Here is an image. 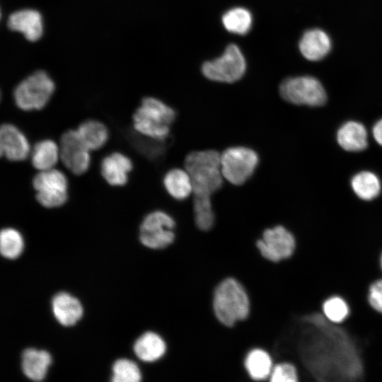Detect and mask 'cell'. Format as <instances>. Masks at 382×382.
<instances>
[{"label":"cell","instance_id":"obj_10","mask_svg":"<svg viewBox=\"0 0 382 382\" xmlns=\"http://www.w3.org/2000/svg\"><path fill=\"white\" fill-rule=\"evenodd\" d=\"M279 93L284 100L295 105L320 106L327 100L320 82L308 76L284 79L279 86Z\"/></svg>","mask_w":382,"mask_h":382},{"label":"cell","instance_id":"obj_20","mask_svg":"<svg viewBox=\"0 0 382 382\" xmlns=\"http://www.w3.org/2000/svg\"><path fill=\"white\" fill-rule=\"evenodd\" d=\"M135 355L145 362H154L161 359L166 351L163 339L154 332H146L134 343Z\"/></svg>","mask_w":382,"mask_h":382},{"label":"cell","instance_id":"obj_8","mask_svg":"<svg viewBox=\"0 0 382 382\" xmlns=\"http://www.w3.org/2000/svg\"><path fill=\"white\" fill-rule=\"evenodd\" d=\"M246 67V60L241 50L237 45L231 43L221 55L204 62L201 71L209 80L231 83L244 76Z\"/></svg>","mask_w":382,"mask_h":382},{"label":"cell","instance_id":"obj_22","mask_svg":"<svg viewBox=\"0 0 382 382\" xmlns=\"http://www.w3.org/2000/svg\"><path fill=\"white\" fill-rule=\"evenodd\" d=\"M76 130L86 146L91 151L102 149L110 137L108 127L96 119H88L81 122Z\"/></svg>","mask_w":382,"mask_h":382},{"label":"cell","instance_id":"obj_6","mask_svg":"<svg viewBox=\"0 0 382 382\" xmlns=\"http://www.w3.org/2000/svg\"><path fill=\"white\" fill-rule=\"evenodd\" d=\"M36 201L47 209L64 205L69 199V181L66 175L56 168L37 171L32 178Z\"/></svg>","mask_w":382,"mask_h":382},{"label":"cell","instance_id":"obj_7","mask_svg":"<svg viewBox=\"0 0 382 382\" xmlns=\"http://www.w3.org/2000/svg\"><path fill=\"white\" fill-rule=\"evenodd\" d=\"M260 162L258 154L245 146H233L221 154L223 177L231 184L241 185L254 174Z\"/></svg>","mask_w":382,"mask_h":382},{"label":"cell","instance_id":"obj_14","mask_svg":"<svg viewBox=\"0 0 382 382\" xmlns=\"http://www.w3.org/2000/svg\"><path fill=\"white\" fill-rule=\"evenodd\" d=\"M134 168L132 159L126 154L114 151L104 156L100 163V173L112 187L125 186Z\"/></svg>","mask_w":382,"mask_h":382},{"label":"cell","instance_id":"obj_24","mask_svg":"<svg viewBox=\"0 0 382 382\" xmlns=\"http://www.w3.org/2000/svg\"><path fill=\"white\" fill-rule=\"evenodd\" d=\"M245 368L253 380H264L270 378L274 366L270 354L262 349L250 351L244 361Z\"/></svg>","mask_w":382,"mask_h":382},{"label":"cell","instance_id":"obj_31","mask_svg":"<svg viewBox=\"0 0 382 382\" xmlns=\"http://www.w3.org/2000/svg\"><path fill=\"white\" fill-rule=\"evenodd\" d=\"M269 378L273 382H298L301 375L294 362L284 360L274 365Z\"/></svg>","mask_w":382,"mask_h":382},{"label":"cell","instance_id":"obj_33","mask_svg":"<svg viewBox=\"0 0 382 382\" xmlns=\"http://www.w3.org/2000/svg\"><path fill=\"white\" fill-rule=\"evenodd\" d=\"M373 135L376 142L382 146V119L374 125L373 127Z\"/></svg>","mask_w":382,"mask_h":382},{"label":"cell","instance_id":"obj_12","mask_svg":"<svg viewBox=\"0 0 382 382\" xmlns=\"http://www.w3.org/2000/svg\"><path fill=\"white\" fill-rule=\"evenodd\" d=\"M60 161L71 173L81 175L91 166V150L81 139L76 129L64 132L59 141Z\"/></svg>","mask_w":382,"mask_h":382},{"label":"cell","instance_id":"obj_11","mask_svg":"<svg viewBox=\"0 0 382 382\" xmlns=\"http://www.w3.org/2000/svg\"><path fill=\"white\" fill-rule=\"evenodd\" d=\"M297 246L294 233L282 225L266 228L256 247L266 260L279 263L291 258Z\"/></svg>","mask_w":382,"mask_h":382},{"label":"cell","instance_id":"obj_32","mask_svg":"<svg viewBox=\"0 0 382 382\" xmlns=\"http://www.w3.org/2000/svg\"><path fill=\"white\" fill-rule=\"evenodd\" d=\"M367 300L374 311L382 314V277L374 281L369 285Z\"/></svg>","mask_w":382,"mask_h":382},{"label":"cell","instance_id":"obj_17","mask_svg":"<svg viewBox=\"0 0 382 382\" xmlns=\"http://www.w3.org/2000/svg\"><path fill=\"white\" fill-rule=\"evenodd\" d=\"M29 158L37 171L54 168L60 161L59 143L48 138L40 139L32 146Z\"/></svg>","mask_w":382,"mask_h":382},{"label":"cell","instance_id":"obj_30","mask_svg":"<svg viewBox=\"0 0 382 382\" xmlns=\"http://www.w3.org/2000/svg\"><path fill=\"white\" fill-rule=\"evenodd\" d=\"M113 382H139L141 380V373L137 364L128 359L116 360L112 367Z\"/></svg>","mask_w":382,"mask_h":382},{"label":"cell","instance_id":"obj_16","mask_svg":"<svg viewBox=\"0 0 382 382\" xmlns=\"http://www.w3.org/2000/svg\"><path fill=\"white\" fill-rule=\"evenodd\" d=\"M52 311L58 323L66 327L75 325L83 314L80 301L64 291L59 292L53 296Z\"/></svg>","mask_w":382,"mask_h":382},{"label":"cell","instance_id":"obj_28","mask_svg":"<svg viewBox=\"0 0 382 382\" xmlns=\"http://www.w3.org/2000/svg\"><path fill=\"white\" fill-rule=\"evenodd\" d=\"M194 219L197 227L204 231L210 230L215 222L211 196L194 195Z\"/></svg>","mask_w":382,"mask_h":382},{"label":"cell","instance_id":"obj_27","mask_svg":"<svg viewBox=\"0 0 382 382\" xmlns=\"http://www.w3.org/2000/svg\"><path fill=\"white\" fill-rule=\"evenodd\" d=\"M321 312L330 322L342 324L349 318L351 308L344 297L340 295H331L323 301Z\"/></svg>","mask_w":382,"mask_h":382},{"label":"cell","instance_id":"obj_5","mask_svg":"<svg viewBox=\"0 0 382 382\" xmlns=\"http://www.w3.org/2000/svg\"><path fill=\"white\" fill-rule=\"evenodd\" d=\"M55 91V84L45 71H37L20 81L13 89L15 105L23 111L43 109Z\"/></svg>","mask_w":382,"mask_h":382},{"label":"cell","instance_id":"obj_23","mask_svg":"<svg viewBox=\"0 0 382 382\" xmlns=\"http://www.w3.org/2000/svg\"><path fill=\"white\" fill-rule=\"evenodd\" d=\"M163 185L171 197L179 201L185 200L193 192L189 173L179 168H171L165 173Z\"/></svg>","mask_w":382,"mask_h":382},{"label":"cell","instance_id":"obj_4","mask_svg":"<svg viewBox=\"0 0 382 382\" xmlns=\"http://www.w3.org/2000/svg\"><path fill=\"white\" fill-rule=\"evenodd\" d=\"M213 310L218 320L228 327L243 320L250 313V301L242 284L226 278L216 286L213 296Z\"/></svg>","mask_w":382,"mask_h":382},{"label":"cell","instance_id":"obj_26","mask_svg":"<svg viewBox=\"0 0 382 382\" xmlns=\"http://www.w3.org/2000/svg\"><path fill=\"white\" fill-rule=\"evenodd\" d=\"M351 185L355 194L364 200L374 199L381 191L378 178L369 171H362L356 174L352 179Z\"/></svg>","mask_w":382,"mask_h":382},{"label":"cell","instance_id":"obj_1","mask_svg":"<svg viewBox=\"0 0 382 382\" xmlns=\"http://www.w3.org/2000/svg\"><path fill=\"white\" fill-rule=\"evenodd\" d=\"M296 331L301 381L364 382L359 347L342 324L313 312L298 319Z\"/></svg>","mask_w":382,"mask_h":382},{"label":"cell","instance_id":"obj_21","mask_svg":"<svg viewBox=\"0 0 382 382\" xmlns=\"http://www.w3.org/2000/svg\"><path fill=\"white\" fill-rule=\"evenodd\" d=\"M337 140L343 149L349 151H362L368 144L365 127L355 121L347 122L340 127Z\"/></svg>","mask_w":382,"mask_h":382},{"label":"cell","instance_id":"obj_25","mask_svg":"<svg viewBox=\"0 0 382 382\" xmlns=\"http://www.w3.org/2000/svg\"><path fill=\"white\" fill-rule=\"evenodd\" d=\"M253 18L251 12L244 7H234L226 11L221 17L224 28L229 33L244 35L253 26Z\"/></svg>","mask_w":382,"mask_h":382},{"label":"cell","instance_id":"obj_34","mask_svg":"<svg viewBox=\"0 0 382 382\" xmlns=\"http://www.w3.org/2000/svg\"><path fill=\"white\" fill-rule=\"evenodd\" d=\"M379 264H380V267H381V271H382V252L381 253L380 258H379Z\"/></svg>","mask_w":382,"mask_h":382},{"label":"cell","instance_id":"obj_18","mask_svg":"<svg viewBox=\"0 0 382 382\" xmlns=\"http://www.w3.org/2000/svg\"><path fill=\"white\" fill-rule=\"evenodd\" d=\"M51 363L52 357L46 350L27 348L22 353V371L32 381L43 380Z\"/></svg>","mask_w":382,"mask_h":382},{"label":"cell","instance_id":"obj_15","mask_svg":"<svg viewBox=\"0 0 382 382\" xmlns=\"http://www.w3.org/2000/svg\"><path fill=\"white\" fill-rule=\"evenodd\" d=\"M7 26L11 30L21 33L30 42L38 40L44 31L41 13L32 8L21 9L11 13L7 20Z\"/></svg>","mask_w":382,"mask_h":382},{"label":"cell","instance_id":"obj_3","mask_svg":"<svg viewBox=\"0 0 382 382\" xmlns=\"http://www.w3.org/2000/svg\"><path fill=\"white\" fill-rule=\"evenodd\" d=\"M185 168L191 178L194 195L212 196L223 185L221 154L216 150L189 153L185 159Z\"/></svg>","mask_w":382,"mask_h":382},{"label":"cell","instance_id":"obj_19","mask_svg":"<svg viewBox=\"0 0 382 382\" xmlns=\"http://www.w3.org/2000/svg\"><path fill=\"white\" fill-rule=\"evenodd\" d=\"M331 48V41L328 35L322 30H307L299 41V50L302 55L311 61L323 59Z\"/></svg>","mask_w":382,"mask_h":382},{"label":"cell","instance_id":"obj_2","mask_svg":"<svg viewBox=\"0 0 382 382\" xmlns=\"http://www.w3.org/2000/svg\"><path fill=\"white\" fill-rule=\"evenodd\" d=\"M176 112L170 105L154 97L144 98L132 120L135 132L147 139L164 141L170 133Z\"/></svg>","mask_w":382,"mask_h":382},{"label":"cell","instance_id":"obj_13","mask_svg":"<svg viewBox=\"0 0 382 382\" xmlns=\"http://www.w3.org/2000/svg\"><path fill=\"white\" fill-rule=\"evenodd\" d=\"M32 146L23 131L16 125L5 122L0 127V154L7 161L19 162L30 156Z\"/></svg>","mask_w":382,"mask_h":382},{"label":"cell","instance_id":"obj_9","mask_svg":"<svg viewBox=\"0 0 382 382\" xmlns=\"http://www.w3.org/2000/svg\"><path fill=\"white\" fill-rule=\"evenodd\" d=\"M175 221L165 211L157 209L148 213L141 220L139 238L141 244L154 250L163 249L175 238Z\"/></svg>","mask_w":382,"mask_h":382},{"label":"cell","instance_id":"obj_29","mask_svg":"<svg viewBox=\"0 0 382 382\" xmlns=\"http://www.w3.org/2000/svg\"><path fill=\"white\" fill-rule=\"evenodd\" d=\"M24 241L22 234L16 228L6 227L0 233V252L3 257L13 260L23 252Z\"/></svg>","mask_w":382,"mask_h":382}]
</instances>
